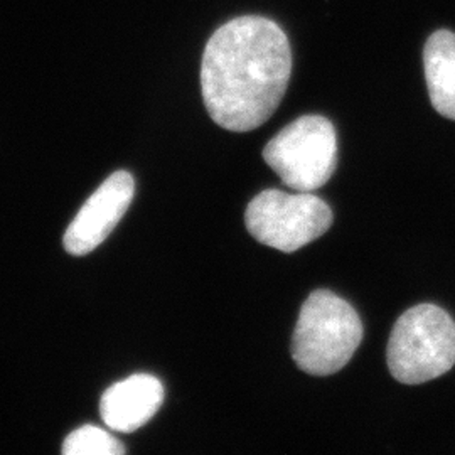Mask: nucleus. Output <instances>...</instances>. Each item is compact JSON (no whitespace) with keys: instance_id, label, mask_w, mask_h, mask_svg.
Listing matches in <instances>:
<instances>
[{"instance_id":"1","label":"nucleus","mask_w":455,"mask_h":455,"mask_svg":"<svg viewBox=\"0 0 455 455\" xmlns=\"http://www.w3.org/2000/svg\"><path fill=\"white\" fill-rule=\"evenodd\" d=\"M291 75L292 49L283 29L267 17H236L216 29L204 48L206 110L227 131H255L275 114Z\"/></svg>"},{"instance_id":"2","label":"nucleus","mask_w":455,"mask_h":455,"mask_svg":"<svg viewBox=\"0 0 455 455\" xmlns=\"http://www.w3.org/2000/svg\"><path fill=\"white\" fill-rule=\"evenodd\" d=\"M363 341L358 312L329 291H315L304 302L292 338L295 364L312 376L338 373Z\"/></svg>"},{"instance_id":"3","label":"nucleus","mask_w":455,"mask_h":455,"mask_svg":"<svg viewBox=\"0 0 455 455\" xmlns=\"http://www.w3.org/2000/svg\"><path fill=\"white\" fill-rule=\"evenodd\" d=\"M393 378L422 385L451 371L455 364L454 319L434 304L408 309L393 325L387 347Z\"/></svg>"},{"instance_id":"4","label":"nucleus","mask_w":455,"mask_h":455,"mask_svg":"<svg viewBox=\"0 0 455 455\" xmlns=\"http://www.w3.org/2000/svg\"><path fill=\"white\" fill-rule=\"evenodd\" d=\"M263 159L285 186L297 193H312L336 171V129L325 116L304 115L265 146Z\"/></svg>"},{"instance_id":"5","label":"nucleus","mask_w":455,"mask_h":455,"mask_svg":"<svg viewBox=\"0 0 455 455\" xmlns=\"http://www.w3.org/2000/svg\"><path fill=\"white\" fill-rule=\"evenodd\" d=\"M244 225L261 244L293 253L324 235L332 225V212L312 193L267 189L250 201Z\"/></svg>"},{"instance_id":"6","label":"nucleus","mask_w":455,"mask_h":455,"mask_svg":"<svg viewBox=\"0 0 455 455\" xmlns=\"http://www.w3.org/2000/svg\"><path fill=\"white\" fill-rule=\"evenodd\" d=\"M135 180L131 172L116 171L83 204L63 238L66 251L75 257L92 253L114 231L131 208Z\"/></svg>"},{"instance_id":"7","label":"nucleus","mask_w":455,"mask_h":455,"mask_svg":"<svg viewBox=\"0 0 455 455\" xmlns=\"http://www.w3.org/2000/svg\"><path fill=\"white\" fill-rule=\"evenodd\" d=\"M164 387L152 374H132L103 393L100 415L115 432L132 434L144 427L163 407Z\"/></svg>"},{"instance_id":"8","label":"nucleus","mask_w":455,"mask_h":455,"mask_svg":"<svg viewBox=\"0 0 455 455\" xmlns=\"http://www.w3.org/2000/svg\"><path fill=\"white\" fill-rule=\"evenodd\" d=\"M423 66L428 95L442 116L455 120V34L440 29L423 49Z\"/></svg>"},{"instance_id":"9","label":"nucleus","mask_w":455,"mask_h":455,"mask_svg":"<svg viewBox=\"0 0 455 455\" xmlns=\"http://www.w3.org/2000/svg\"><path fill=\"white\" fill-rule=\"evenodd\" d=\"M125 447L108 432L95 425H84L71 432L63 443L65 455H122Z\"/></svg>"}]
</instances>
